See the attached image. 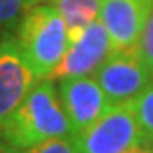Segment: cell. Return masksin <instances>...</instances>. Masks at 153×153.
Returning <instances> with one entry per match:
<instances>
[{"label":"cell","instance_id":"8992f818","mask_svg":"<svg viewBox=\"0 0 153 153\" xmlns=\"http://www.w3.org/2000/svg\"><path fill=\"white\" fill-rule=\"evenodd\" d=\"M113 53L109 35L104 24L99 20L91 22L79 40L68 46L64 59L60 60L49 80H64V79H79V76H89L97 71L102 62Z\"/></svg>","mask_w":153,"mask_h":153},{"label":"cell","instance_id":"9a60e30c","mask_svg":"<svg viewBox=\"0 0 153 153\" xmlns=\"http://www.w3.org/2000/svg\"><path fill=\"white\" fill-rule=\"evenodd\" d=\"M29 2V7L31 6H36V4H44V2H51V0H27Z\"/></svg>","mask_w":153,"mask_h":153},{"label":"cell","instance_id":"3957f363","mask_svg":"<svg viewBox=\"0 0 153 153\" xmlns=\"http://www.w3.org/2000/svg\"><path fill=\"white\" fill-rule=\"evenodd\" d=\"M144 144L142 131L129 104H115L86 131L75 137L79 153H124Z\"/></svg>","mask_w":153,"mask_h":153},{"label":"cell","instance_id":"8fae6325","mask_svg":"<svg viewBox=\"0 0 153 153\" xmlns=\"http://www.w3.org/2000/svg\"><path fill=\"white\" fill-rule=\"evenodd\" d=\"M27 9V0H0V31L11 29L16 24H20Z\"/></svg>","mask_w":153,"mask_h":153},{"label":"cell","instance_id":"9c48e42d","mask_svg":"<svg viewBox=\"0 0 153 153\" xmlns=\"http://www.w3.org/2000/svg\"><path fill=\"white\" fill-rule=\"evenodd\" d=\"M62 16L69 44L76 42L84 29L100 18V0H51Z\"/></svg>","mask_w":153,"mask_h":153},{"label":"cell","instance_id":"277c9868","mask_svg":"<svg viewBox=\"0 0 153 153\" xmlns=\"http://www.w3.org/2000/svg\"><path fill=\"white\" fill-rule=\"evenodd\" d=\"M93 76L111 106L133 102L153 84V75L140 60L135 48L113 51Z\"/></svg>","mask_w":153,"mask_h":153},{"label":"cell","instance_id":"6da1fadb","mask_svg":"<svg viewBox=\"0 0 153 153\" xmlns=\"http://www.w3.org/2000/svg\"><path fill=\"white\" fill-rule=\"evenodd\" d=\"M51 139H75L53 80H36L0 126V153H22Z\"/></svg>","mask_w":153,"mask_h":153},{"label":"cell","instance_id":"5b68a950","mask_svg":"<svg viewBox=\"0 0 153 153\" xmlns=\"http://www.w3.org/2000/svg\"><path fill=\"white\" fill-rule=\"evenodd\" d=\"M59 99L69 120L73 137L80 135L111 108L95 76L59 80Z\"/></svg>","mask_w":153,"mask_h":153},{"label":"cell","instance_id":"52a82bcc","mask_svg":"<svg viewBox=\"0 0 153 153\" xmlns=\"http://www.w3.org/2000/svg\"><path fill=\"white\" fill-rule=\"evenodd\" d=\"M153 13V0H100L104 24L113 51L133 49Z\"/></svg>","mask_w":153,"mask_h":153},{"label":"cell","instance_id":"ba28073f","mask_svg":"<svg viewBox=\"0 0 153 153\" xmlns=\"http://www.w3.org/2000/svg\"><path fill=\"white\" fill-rule=\"evenodd\" d=\"M36 80L16 38H0V126L20 106Z\"/></svg>","mask_w":153,"mask_h":153},{"label":"cell","instance_id":"7c38bea8","mask_svg":"<svg viewBox=\"0 0 153 153\" xmlns=\"http://www.w3.org/2000/svg\"><path fill=\"white\" fill-rule=\"evenodd\" d=\"M135 51L140 56V60L144 62V66L149 69V73L153 75V13H151L148 24L144 26V29L140 33V38L135 46Z\"/></svg>","mask_w":153,"mask_h":153},{"label":"cell","instance_id":"5bb4252c","mask_svg":"<svg viewBox=\"0 0 153 153\" xmlns=\"http://www.w3.org/2000/svg\"><path fill=\"white\" fill-rule=\"evenodd\" d=\"M124 153H153V148L148 146V144H139V146L131 148V149H128V151H124Z\"/></svg>","mask_w":153,"mask_h":153},{"label":"cell","instance_id":"7a4b0ae2","mask_svg":"<svg viewBox=\"0 0 153 153\" xmlns=\"http://www.w3.org/2000/svg\"><path fill=\"white\" fill-rule=\"evenodd\" d=\"M15 38L38 80L49 79L69 46L64 20L49 2L31 6L24 13Z\"/></svg>","mask_w":153,"mask_h":153},{"label":"cell","instance_id":"30bf717a","mask_svg":"<svg viewBox=\"0 0 153 153\" xmlns=\"http://www.w3.org/2000/svg\"><path fill=\"white\" fill-rule=\"evenodd\" d=\"M133 115L142 131L144 144L153 148V84L146 88L139 97L131 102Z\"/></svg>","mask_w":153,"mask_h":153},{"label":"cell","instance_id":"4fadbf2b","mask_svg":"<svg viewBox=\"0 0 153 153\" xmlns=\"http://www.w3.org/2000/svg\"><path fill=\"white\" fill-rule=\"evenodd\" d=\"M22 153H79V151L75 146V139H51Z\"/></svg>","mask_w":153,"mask_h":153}]
</instances>
